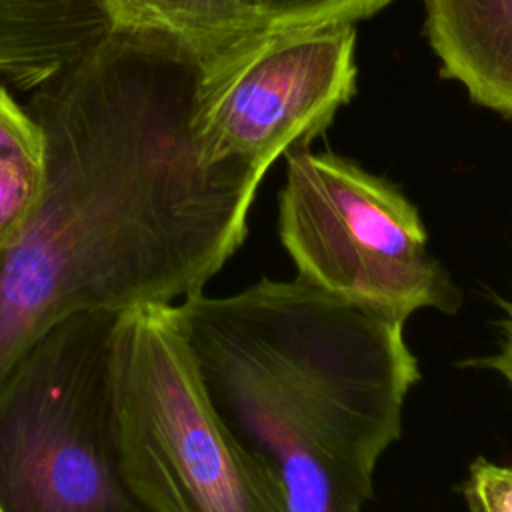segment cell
Listing matches in <instances>:
<instances>
[{"instance_id": "obj_1", "label": "cell", "mask_w": 512, "mask_h": 512, "mask_svg": "<svg viewBox=\"0 0 512 512\" xmlns=\"http://www.w3.org/2000/svg\"><path fill=\"white\" fill-rule=\"evenodd\" d=\"M204 388L286 512H364L420 380L404 322L300 278L174 304Z\"/></svg>"}, {"instance_id": "obj_6", "label": "cell", "mask_w": 512, "mask_h": 512, "mask_svg": "<svg viewBox=\"0 0 512 512\" xmlns=\"http://www.w3.org/2000/svg\"><path fill=\"white\" fill-rule=\"evenodd\" d=\"M352 22L262 28L198 58L188 128L206 164L260 172L308 144L356 92Z\"/></svg>"}, {"instance_id": "obj_2", "label": "cell", "mask_w": 512, "mask_h": 512, "mask_svg": "<svg viewBox=\"0 0 512 512\" xmlns=\"http://www.w3.org/2000/svg\"><path fill=\"white\" fill-rule=\"evenodd\" d=\"M188 118L136 154H48L36 210L0 248V380L54 324L180 304L238 252L264 172L206 164Z\"/></svg>"}, {"instance_id": "obj_12", "label": "cell", "mask_w": 512, "mask_h": 512, "mask_svg": "<svg viewBox=\"0 0 512 512\" xmlns=\"http://www.w3.org/2000/svg\"><path fill=\"white\" fill-rule=\"evenodd\" d=\"M504 310H506V314L502 320V332H500L496 352L484 360H476L474 364L498 372L512 388V302H508L504 306Z\"/></svg>"}, {"instance_id": "obj_7", "label": "cell", "mask_w": 512, "mask_h": 512, "mask_svg": "<svg viewBox=\"0 0 512 512\" xmlns=\"http://www.w3.org/2000/svg\"><path fill=\"white\" fill-rule=\"evenodd\" d=\"M424 10L444 76L480 106L512 116V0H424Z\"/></svg>"}, {"instance_id": "obj_4", "label": "cell", "mask_w": 512, "mask_h": 512, "mask_svg": "<svg viewBox=\"0 0 512 512\" xmlns=\"http://www.w3.org/2000/svg\"><path fill=\"white\" fill-rule=\"evenodd\" d=\"M118 314H74L0 380V512H148L118 458L112 336Z\"/></svg>"}, {"instance_id": "obj_8", "label": "cell", "mask_w": 512, "mask_h": 512, "mask_svg": "<svg viewBox=\"0 0 512 512\" xmlns=\"http://www.w3.org/2000/svg\"><path fill=\"white\" fill-rule=\"evenodd\" d=\"M116 28L152 34L198 58L262 30L254 0H98Z\"/></svg>"}, {"instance_id": "obj_10", "label": "cell", "mask_w": 512, "mask_h": 512, "mask_svg": "<svg viewBox=\"0 0 512 512\" xmlns=\"http://www.w3.org/2000/svg\"><path fill=\"white\" fill-rule=\"evenodd\" d=\"M392 0H254L264 28H306L356 22Z\"/></svg>"}, {"instance_id": "obj_9", "label": "cell", "mask_w": 512, "mask_h": 512, "mask_svg": "<svg viewBox=\"0 0 512 512\" xmlns=\"http://www.w3.org/2000/svg\"><path fill=\"white\" fill-rule=\"evenodd\" d=\"M48 140L0 88V248L36 210L48 178Z\"/></svg>"}, {"instance_id": "obj_5", "label": "cell", "mask_w": 512, "mask_h": 512, "mask_svg": "<svg viewBox=\"0 0 512 512\" xmlns=\"http://www.w3.org/2000/svg\"><path fill=\"white\" fill-rule=\"evenodd\" d=\"M278 238L296 278L378 316L456 314L462 292L428 248L418 208L388 180L334 152H286Z\"/></svg>"}, {"instance_id": "obj_11", "label": "cell", "mask_w": 512, "mask_h": 512, "mask_svg": "<svg viewBox=\"0 0 512 512\" xmlns=\"http://www.w3.org/2000/svg\"><path fill=\"white\" fill-rule=\"evenodd\" d=\"M464 498L470 512H512V466L476 458L468 468Z\"/></svg>"}, {"instance_id": "obj_3", "label": "cell", "mask_w": 512, "mask_h": 512, "mask_svg": "<svg viewBox=\"0 0 512 512\" xmlns=\"http://www.w3.org/2000/svg\"><path fill=\"white\" fill-rule=\"evenodd\" d=\"M112 406L124 478L148 512H286L218 416L174 306L118 314Z\"/></svg>"}]
</instances>
